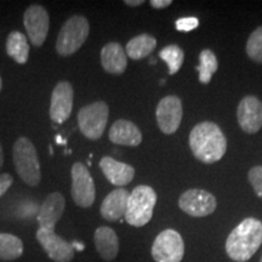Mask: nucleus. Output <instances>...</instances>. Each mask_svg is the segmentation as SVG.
<instances>
[{
  "label": "nucleus",
  "mask_w": 262,
  "mask_h": 262,
  "mask_svg": "<svg viewBox=\"0 0 262 262\" xmlns=\"http://www.w3.org/2000/svg\"><path fill=\"white\" fill-rule=\"evenodd\" d=\"M189 147L193 156L205 164L221 160L227 149V140L220 126L211 122H202L189 134Z\"/></svg>",
  "instance_id": "nucleus-1"
},
{
  "label": "nucleus",
  "mask_w": 262,
  "mask_h": 262,
  "mask_svg": "<svg viewBox=\"0 0 262 262\" xmlns=\"http://www.w3.org/2000/svg\"><path fill=\"white\" fill-rule=\"evenodd\" d=\"M262 244V222L248 217L235 227L226 241V253L235 262H247Z\"/></svg>",
  "instance_id": "nucleus-2"
},
{
  "label": "nucleus",
  "mask_w": 262,
  "mask_h": 262,
  "mask_svg": "<svg viewBox=\"0 0 262 262\" xmlns=\"http://www.w3.org/2000/svg\"><path fill=\"white\" fill-rule=\"evenodd\" d=\"M12 158L16 171L26 185L32 187L38 186L41 180L40 164L37 149L32 141L27 137H19L14 145Z\"/></svg>",
  "instance_id": "nucleus-3"
},
{
  "label": "nucleus",
  "mask_w": 262,
  "mask_h": 262,
  "mask_svg": "<svg viewBox=\"0 0 262 262\" xmlns=\"http://www.w3.org/2000/svg\"><path fill=\"white\" fill-rule=\"evenodd\" d=\"M157 204V193L149 186L141 185L134 188L127 201L125 221L134 227H142L148 224Z\"/></svg>",
  "instance_id": "nucleus-4"
},
{
  "label": "nucleus",
  "mask_w": 262,
  "mask_h": 262,
  "mask_svg": "<svg viewBox=\"0 0 262 262\" xmlns=\"http://www.w3.org/2000/svg\"><path fill=\"white\" fill-rule=\"evenodd\" d=\"M90 26L84 16L74 15L64 22L58 33L56 51L61 56H72L86 41L89 37Z\"/></svg>",
  "instance_id": "nucleus-5"
},
{
  "label": "nucleus",
  "mask_w": 262,
  "mask_h": 262,
  "mask_svg": "<svg viewBox=\"0 0 262 262\" xmlns=\"http://www.w3.org/2000/svg\"><path fill=\"white\" fill-rule=\"evenodd\" d=\"M110 116V108L103 101L86 104L78 113V125L83 135L91 141L102 137Z\"/></svg>",
  "instance_id": "nucleus-6"
},
{
  "label": "nucleus",
  "mask_w": 262,
  "mask_h": 262,
  "mask_svg": "<svg viewBox=\"0 0 262 262\" xmlns=\"http://www.w3.org/2000/svg\"><path fill=\"white\" fill-rule=\"evenodd\" d=\"M71 175V194L73 202L80 208H90L96 198V187L90 171L83 163L77 162L72 166Z\"/></svg>",
  "instance_id": "nucleus-7"
},
{
  "label": "nucleus",
  "mask_w": 262,
  "mask_h": 262,
  "mask_svg": "<svg viewBox=\"0 0 262 262\" xmlns=\"http://www.w3.org/2000/svg\"><path fill=\"white\" fill-rule=\"evenodd\" d=\"M185 255V243L175 229L160 232L152 245V257L156 262H181Z\"/></svg>",
  "instance_id": "nucleus-8"
},
{
  "label": "nucleus",
  "mask_w": 262,
  "mask_h": 262,
  "mask_svg": "<svg viewBox=\"0 0 262 262\" xmlns=\"http://www.w3.org/2000/svg\"><path fill=\"white\" fill-rule=\"evenodd\" d=\"M179 206L189 216L204 217L215 211L217 203L211 193L205 189L193 188L182 193L179 199Z\"/></svg>",
  "instance_id": "nucleus-9"
},
{
  "label": "nucleus",
  "mask_w": 262,
  "mask_h": 262,
  "mask_svg": "<svg viewBox=\"0 0 262 262\" xmlns=\"http://www.w3.org/2000/svg\"><path fill=\"white\" fill-rule=\"evenodd\" d=\"M157 123L162 133L171 135L179 130L183 117L182 102L178 96L169 95L160 100L156 111Z\"/></svg>",
  "instance_id": "nucleus-10"
},
{
  "label": "nucleus",
  "mask_w": 262,
  "mask_h": 262,
  "mask_svg": "<svg viewBox=\"0 0 262 262\" xmlns=\"http://www.w3.org/2000/svg\"><path fill=\"white\" fill-rule=\"evenodd\" d=\"M49 24L50 18L44 6L34 4L25 11L24 25L29 40L34 47L39 48L44 44L49 33Z\"/></svg>",
  "instance_id": "nucleus-11"
},
{
  "label": "nucleus",
  "mask_w": 262,
  "mask_h": 262,
  "mask_svg": "<svg viewBox=\"0 0 262 262\" xmlns=\"http://www.w3.org/2000/svg\"><path fill=\"white\" fill-rule=\"evenodd\" d=\"M37 239L48 256L55 262H71L74 257V248L72 243L63 239L55 231L39 228Z\"/></svg>",
  "instance_id": "nucleus-12"
},
{
  "label": "nucleus",
  "mask_w": 262,
  "mask_h": 262,
  "mask_svg": "<svg viewBox=\"0 0 262 262\" xmlns=\"http://www.w3.org/2000/svg\"><path fill=\"white\" fill-rule=\"evenodd\" d=\"M74 90L71 83L60 81L54 88L51 94L50 118L54 123L62 124L71 117L73 110Z\"/></svg>",
  "instance_id": "nucleus-13"
},
{
  "label": "nucleus",
  "mask_w": 262,
  "mask_h": 262,
  "mask_svg": "<svg viewBox=\"0 0 262 262\" xmlns=\"http://www.w3.org/2000/svg\"><path fill=\"white\" fill-rule=\"evenodd\" d=\"M239 126L248 134H256L262 127V102L255 96H245L238 104Z\"/></svg>",
  "instance_id": "nucleus-14"
},
{
  "label": "nucleus",
  "mask_w": 262,
  "mask_h": 262,
  "mask_svg": "<svg viewBox=\"0 0 262 262\" xmlns=\"http://www.w3.org/2000/svg\"><path fill=\"white\" fill-rule=\"evenodd\" d=\"M66 209V199L60 192H52L47 196L39 208L37 215L38 224L42 229L55 231L57 222L63 215Z\"/></svg>",
  "instance_id": "nucleus-15"
},
{
  "label": "nucleus",
  "mask_w": 262,
  "mask_h": 262,
  "mask_svg": "<svg viewBox=\"0 0 262 262\" xmlns=\"http://www.w3.org/2000/svg\"><path fill=\"white\" fill-rule=\"evenodd\" d=\"M100 168L103 175L117 187L129 185L135 176V169L126 163L118 162L112 157H103L100 160Z\"/></svg>",
  "instance_id": "nucleus-16"
},
{
  "label": "nucleus",
  "mask_w": 262,
  "mask_h": 262,
  "mask_svg": "<svg viewBox=\"0 0 262 262\" xmlns=\"http://www.w3.org/2000/svg\"><path fill=\"white\" fill-rule=\"evenodd\" d=\"M130 193L127 189H114L103 199L100 211L104 220L114 222L125 216Z\"/></svg>",
  "instance_id": "nucleus-17"
},
{
  "label": "nucleus",
  "mask_w": 262,
  "mask_h": 262,
  "mask_svg": "<svg viewBox=\"0 0 262 262\" xmlns=\"http://www.w3.org/2000/svg\"><path fill=\"white\" fill-rule=\"evenodd\" d=\"M101 64L107 73L123 74L127 67L125 49L119 42H108L101 50Z\"/></svg>",
  "instance_id": "nucleus-18"
},
{
  "label": "nucleus",
  "mask_w": 262,
  "mask_h": 262,
  "mask_svg": "<svg viewBox=\"0 0 262 262\" xmlns=\"http://www.w3.org/2000/svg\"><path fill=\"white\" fill-rule=\"evenodd\" d=\"M110 140L120 146L136 147L142 142V134L139 127L130 120L119 119L111 126L108 133Z\"/></svg>",
  "instance_id": "nucleus-19"
},
{
  "label": "nucleus",
  "mask_w": 262,
  "mask_h": 262,
  "mask_svg": "<svg viewBox=\"0 0 262 262\" xmlns=\"http://www.w3.org/2000/svg\"><path fill=\"white\" fill-rule=\"evenodd\" d=\"M95 247L98 255L104 261H112L119 253V239L114 229L106 226H101L95 231Z\"/></svg>",
  "instance_id": "nucleus-20"
},
{
  "label": "nucleus",
  "mask_w": 262,
  "mask_h": 262,
  "mask_svg": "<svg viewBox=\"0 0 262 262\" xmlns=\"http://www.w3.org/2000/svg\"><path fill=\"white\" fill-rule=\"evenodd\" d=\"M156 47L157 39L150 34L143 33V34L137 35L127 42L125 48L126 56L130 57L131 60H142L149 54H152Z\"/></svg>",
  "instance_id": "nucleus-21"
},
{
  "label": "nucleus",
  "mask_w": 262,
  "mask_h": 262,
  "mask_svg": "<svg viewBox=\"0 0 262 262\" xmlns=\"http://www.w3.org/2000/svg\"><path fill=\"white\" fill-rule=\"evenodd\" d=\"M6 52L18 64H25L29 57V45L27 37L17 31L10 33L8 40H6Z\"/></svg>",
  "instance_id": "nucleus-22"
},
{
  "label": "nucleus",
  "mask_w": 262,
  "mask_h": 262,
  "mask_svg": "<svg viewBox=\"0 0 262 262\" xmlns=\"http://www.w3.org/2000/svg\"><path fill=\"white\" fill-rule=\"evenodd\" d=\"M24 254V242L10 233H0V260L12 261Z\"/></svg>",
  "instance_id": "nucleus-23"
},
{
  "label": "nucleus",
  "mask_w": 262,
  "mask_h": 262,
  "mask_svg": "<svg viewBox=\"0 0 262 262\" xmlns=\"http://www.w3.org/2000/svg\"><path fill=\"white\" fill-rule=\"evenodd\" d=\"M219 68V62L215 54L209 49H205L199 55V66L196 71L199 72V81L202 84L210 83L212 75Z\"/></svg>",
  "instance_id": "nucleus-24"
},
{
  "label": "nucleus",
  "mask_w": 262,
  "mask_h": 262,
  "mask_svg": "<svg viewBox=\"0 0 262 262\" xmlns=\"http://www.w3.org/2000/svg\"><path fill=\"white\" fill-rule=\"evenodd\" d=\"M159 57L168 63L169 73L175 74L182 67L183 60H185V52L179 45L171 44L160 50Z\"/></svg>",
  "instance_id": "nucleus-25"
},
{
  "label": "nucleus",
  "mask_w": 262,
  "mask_h": 262,
  "mask_svg": "<svg viewBox=\"0 0 262 262\" xmlns=\"http://www.w3.org/2000/svg\"><path fill=\"white\" fill-rule=\"evenodd\" d=\"M247 54L251 60L262 63V26L251 33L247 41Z\"/></svg>",
  "instance_id": "nucleus-26"
},
{
  "label": "nucleus",
  "mask_w": 262,
  "mask_h": 262,
  "mask_svg": "<svg viewBox=\"0 0 262 262\" xmlns=\"http://www.w3.org/2000/svg\"><path fill=\"white\" fill-rule=\"evenodd\" d=\"M249 182L253 186L256 194L262 198V166H254L249 170Z\"/></svg>",
  "instance_id": "nucleus-27"
},
{
  "label": "nucleus",
  "mask_w": 262,
  "mask_h": 262,
  "mask_svg": "<svg viewBox=\"0 0 262 262\" xmlns=\"http://www.w3.org/2000/svg\"><path fill=\"white\" fill-rule=\"evenodd\" d=\"M199 21L195 17H182L175 22L176 29L180 32H191L198 27Z\"/></svg>",
  "instance_id": "nucleus-28"
},
{
  "label": "nucleus",
  "mask_w": 262,
  "mask_h": 262,
  "mask_svg": "<svg viewBox=\"0 0 262 262\" xmlns=\"http://www.w3.org/2000/svg\"><path fill=\"white\" fill-rule=\"evenodd\" d=\"M12 182H14V179H12V176L10 173H0V196L4 195L9 191Z\"/></svg>",
  "instance_id": "nucleus-29"
},
{
  "label": "nucleus",
  "mask_w": 262,
  "mask_h": 262,
  "mask_svg": "<svg viewBox=\"0 0 262 262\" xmlns=\"http://www.w3.org/2000/svg\"><path fill=\"white\" fill-rule=\"evenodd\" d=\"M171 4V0H152V2H150V5L155 9H165Z\"/></svg>",
  "instance_id": "nucleus-30"
},
{
  "label": "nucleus",
  "mask_w": 262,
  "mask_h": 262,
  "mask_svg": "<svg viewBox=\"0 0 262 262\" xmlns=\"http://www.w3.org/2000/svg\"><path fill=\"white\" fill-rule=\"evenodd\" d=\"M124 3L129 6H140V5H142L145 2H143V0H125Z\"/></svg>",
  "instance_id": "nucleus-31"
},
{
  "label": "nucleus",
  "mask_w": 262,
  "mask_h": 262,
  "mask_svg": "<svg viewBox=\"0 0 262 262\" xmlns=\"http://www.w3.org/2000/svg\"><path fill=\"white\" fill-rule=\"evenodd\" d=\"M3 164H4V152H3L2 143H0V169H2Z\"/></svg>",
  "instance_id": "nucleus-32"
},
{
  "label": "nucleus",
  "mask_w": 262,
  "mask_h": 262,
  "mask_svg": "<svg viewBox=\"0 0 262 262\" xmlns=\"http://www.w3.org/2000/svg\"><path fill=\"white\" fill-rule=\"evenodd\" d=\"M72 247L74 249H78V250H83L84 249V245L81 243H78V242H73V243H72Z\"/></svg>",
  "instance_id": "nucleus-33"
},
{
  "label": "nucleus",
  "mask_w": 262,
  "mask_h": 262,
  "mask_svg": "<svg viewBox=\"0 0 262 262\" xmlns=\"http://www.w3.org/2000/svg\"><path fill=\"white\" fill-rule=\"evenodd\" d=\"M56 140H57V142H58V143H64L63 141H62V137H61V136H57V137H56Z\"/></svg>",
  "instance_id": "nucleus-34"
},
{
  "label": "nucleus",
  "mask_w": 262,
  "mask_h": 262,
  "mask_svg": "<svg viewBox=\"0 0 262 262\" xmlns=\"http://www.w3.org/2000/svg\"><path fill=\"white\" fill-rule=\"evenodd\" d=\"M2 86H3V83H2V78H0V91H2Z\"/></svg>",
  "instance_id": "nucleus-35"
},
{
  "label": "nucleus",
  "mask_w": 262,
  "mask_h": 262,
  "mask_svg": "<svg viewBox=\"0 0 262 262\" xmlns=\"http://www.w3.org/2000/svg\"><path fill=\"white\" fill-rule=\"evenodd\" d=\"M260 262H262V256H261V258H260Z\"/></svg>",
  "instance_id": "nucleus-36"
}]
</instances>
